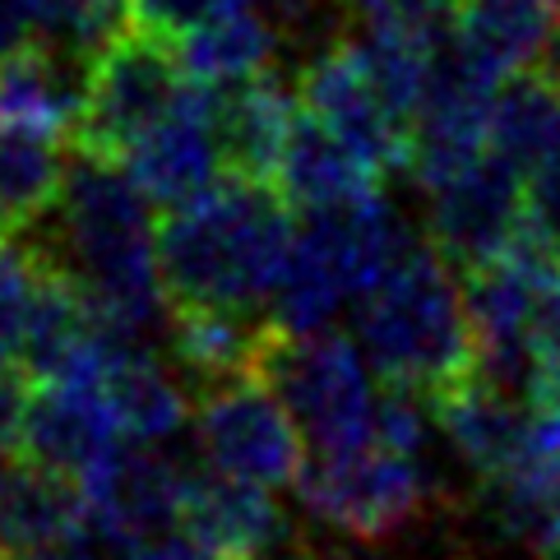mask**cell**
<instances>
[{
    "label": "cell",
    "instance_id": "6da1fadb",
    "mask_svg": "<svg viewBox=\"0 0 560 560\" xmlns=\"http://www.w3.org/2000/svg\"><path fill=\"white\" fill-rule=\"evenodd\" d=\"M296 242V209L273 182L223 172L158 218V273L167 306L259 311L273 302Z\"/></svg>",
    "mask_w": 560,
    "mask_h": 560
},
{
    "label": "cell",
    "instance_id": "7a4b0ae2",
    "mask_svg": "<svg viewBox=\"0 0 560 560\" xmlns=\"http://www.w3.org/2000/svg\"><path fill=\"white\" fill-rule=\"evenodd\" d=\"M153 213L158 205L135 186L126 163L74 153L61 205L24 242L61 265L107 319L144 338L149 329L167 325Z\"/></svg>",
    "mask_w": 560,
    "mask_h": 560
},
{
    "label": "cell",
    "instance_id": "3957f363",
    "mask_svg": "<svg viewBox=\"0 0 560 560\" xmlns=\"http://www.w3.org/2000/svg\"><path fill=\"white\" fill-rule=\"evenodd\" d=\"M352 334L385 385L435 394L477 371L464 269L427 236L352 306Z\"/></svg>",
    "mask_w": 560,
    "mask_h": 560
},
{
    "label": "cell",
    "instance_id": "277c9868",
    "mask_svg": "<svg viewBox=\"0 0 560 560\" xmlns=\"http://www.w3.org/2000/svg\"><path fill=\"white\" fill-rule=\"evenodd\" d=\"M427 232L398 213L385 190L296 213V242L288 273L278 283L269 319L283 329H329L338 315L352 311L362 296L404 259Z\"/></svg>",
    "mask_w": 560,
    "mask_h": 560
},
{
    "label": "cell",
    "instance_id": "5b68a950",
    "mask_svg": "<svg viewBox=\"0 0 560 560\" xmlns=\"http://www.w3.org/2000/svg\"><path fill=\"white\" fill-rule=\"evenodd\" d=\"M255 375L283 398L311 454H348L375 440L385 380L371 366L357 334L343 329H283L269 319Z\"/></svg>",
    "mask_w": 560,
    "mask_h": 560
},
{
    "label": "cell",
    "instance_id": "8992f818",
    "mask_svg": "<svg viewBox=\"0 0 560 560\" xmlns=\"http://www.w3.org/2000/svg\"><path fill=\"white\" fill-rule=\"evenodd\" d=\"M292 491L302 495L315 524L357 547L398 542L445 500L435 458L404 454L380 440L348 454H311Z\"/></svg>",
    "mask_w": 560,
    "mask_h": 560
},
{
    "label": "cell",
    "instance_id": "52a82bcc",
    "mask_svg": "<svg viewBox=\"0 0 560 560\" xmlns=\"http://www.w3.org/2000/svg\"><path fill=\"white\" fill-rule=\"evenodd\" d=\"M190 74L176 56V43L144 24H130L93 56L89 97L70 135L74 153L126 163L130 149L144 139L163 116L182 103Z\"/></svg>",
    "mask_w": 560,
    "mask_h": 560
},
{
    "label": "cell",
    "instance_id": "ba28073f",
    "mask_svg": "<svg viewBox=\"0 0 560 560\" xmlns=\"http://www.w3.org/2000/svg\"><path fill=\"white\" fill-rule=\"evenodd\" d=\"M195 440L205 464L259 487H296L306 472V431L259 375L223 380L195 394Z\"/></svg>",
    "mask_w": 560,
    "mask_h": 560
},
{
    "label": "cell",
    "instance_id": "9c48e42d",
    "mask_svg": "<svg viewBox=\"0 0 560 560\" xmlns=\"http://www.w3.org/2000/svg\"><path fill=\"white\" fill-rule=\"evenodd\" d=\"M296 93H302V107L315 121L334 130L380 176L412 167V121L380 89L366 51L352 33H338L315 47V56L296 74Z\"/></svg>",
    "mask_w": 560,
    "mask_h": 560
},
{
    "label": "cell",
    "instance_id": "30bf717a",
    "mask_svg": "<svg viewBox=\"0 0 560 560\" xmlns=\"http://www.w3.org/2000/svg\"><path fill=\"white\" fill-rule=\"evenodd\" d=\"M524 236V172L482 153L427 190V242L458 269L487 265Z\"/></svg>",
    "mask_w": 560,
    "mask_h": 560
},
{
    "label": "cell",
    "instance_id": "8fae6325",
    "mask_svg": "<svg viewBox=\"0 0 560 560\" xmlns=\"http://www.w3.org/2000/svg\"><path fill=\"white\" fill-rule=\"evenodd\" d=\"M190 472L195 468L176 464L163 450L126 440L121 450H112L103 464L79 482L89 495L93 537H103V542L126 551L135 542H149V537L182 528Z\"/></svg>",
    "mask_w": 560,
    "mask_h": 560
},
{
    "label": "cell",
    "instance_id": "7c38bea8",
    "mask_svg": "<svg viewBox=\"0 0 560 560\" xmlns=\"http://www.w3.org/2000/svg\"><path fill=\"white\" fill-rule=\"evenodd\" d=\"M121 445L126 431L116 422L103 385H93V380H33L14 458L84 482Z\"/></svg>",
    "mask_w": 560,
    "mask_h": 560
},
{
    "label": "cell",
    "instance_id": "4fadbf2b",
    "mask_svg": "<svg viewBox=\"0 0 560 560\" xmlns=\"http://www.w3.org/2000/svg\"><path fill=\"white\" fill-rule=\"evenodd\" d=\"M435 435L450 450L458 468H468L477 482H495L510 472L528 450L533 408L524 394L495 385L491 375L468 371L464 380L431 394Z\"/></svg>",
    "mask_w": 560,
    "mask_h": 560
},
{
    "label": "cell",
    "instance_id": "5bb4252c",
    "mask_svg": "<svg viewBox=\"0 0 560 560\" xmlns=\"http://www.w3.org/2000/svg\"><path fill=\"white\" fill-rule=\"evenodd\" d=\"M126 172L135 186L144 190L158 213L176 209L186 199L205 195L218 176H223V149H218V130L209 116V84L190 79L182 103H176L163 121H158L126 158Z\"/></svg>",
    "mask_w": 560,
    "mask_h": 560
},
{
    "label": "cell",
    "instance_id": "9a60e30c",
    "mask_svg": "<svg viewBox=\"0 0 560 560\" xmlns=\"http://www.w3.org/2000/svg\"><path fill=\"white\" fill-rule=\"evenodd\" d=\"M182 528L223 560H269L302 533L273 487L242 482V477H228L209 464L190 472Z\"/></svg>",
    "mask_w": 560,
    "mask_h": 560
},
{
    "label": "cell",
    "instance_id": "2e32d148",
    "mask_svg": "<svg viewBox=\"0 0 560 560\" xmlns=\"http://www.w3.org/2000/svg\"><path fill=\"white\" fill-rule=\"evenodd\" d=\"M209 116L223 149V167L255 182H273L278 158L302 116V93L283 74L259 70L236 84H209Z\"/></svg>",
    "mask_w": 560,
    "mask_h": 560
},
{
    "label": "cell",
    "instance_id": "e0dca14e",
    "mask_svg": "<svg viewBox=\"0 0 560 560\" xmlns=\"http://www.w3.org/2000/svg\"><path fill=\"white\" fill-rule=\"evenodd\" d=\"M89 56L43 43V37L0 51V126L70 139L89 97Z\"/></svg>",
    "mask_w": 560,
    "mask_h": 560
},
{
    "label": "cell",
    "instance_id": "ac0fdd59",
    "mask_svg": "<svg viewBox=\"0 0 560 560\" xmlns=\"http://www.w3.org/2000/svg\"><path fill=\"white\" fill-rule=\"evenodd\" d=\"M265 338L269 319H259V311L167 306V362L190 394H205L236 375H255Z\"/></svg>",
    "mask_w": 560,
    "mask_h": 560
},
{
    "label": "cell",
    "instance_id": "d6986e66",
    "mask_svg": "<svg viewBox=\"0 0 560 560\" xmlns=\"http://www.w3.org/2000/svg\"><path fill=\"white\" fill-rule=\"evenodd\" d=\"M458 51L491 79L547 66L560 43L556 0H464L458 5Z\"/></svg>",
    "mask_w": 560,
    "mask_h": 560
},
{
    "label": "cell",
    "instance_id": "ffe728a7",
    "mask_svg": "<svg viewBox=\"0 0 560 560\" xmlns=\"http://www.w3.org/2000/svg\"><path fill=\"white\" fill-rule=\"evenodd\" d=\"M70 139L0 126V242H24L56 213L70 182Z\"/></svg>",
    "mask_w": 560,
    "mask_h": 560
},
{
    "label": "cell",
    "instance_id": "44dd1931",
    "mask_svg": "<svg viewBox=\"0 0 560 560\" xmlns=\"http://www.w3.org/2000/svg\"><path fill=\"white\" fill-rule=\"evenodd\" d=\"M278 24L259 10V0H218V5L176 37V56L199 84H236L259 70H273Z\"/></svg>",
    "mask_w": 560,
    "mask_h": 560
},
{
    "label": "cell",
    "instance_id": "7402d4cb",
    "mask_svg": "<svg viewBox=\"0 0 560 560\" xmlns=\"http://www.w3.org/2000/svg\"><path fill=\"white\" fill-rule=\"evenodd\" d=\"M380 182H385V176H380L375 167H366L362 158L343 144V139H338L334 130H325L302 107L296 130H292L283 158H278V172H273V186L283 190V199L296 213L375 195Z\"/></svg>",
    "mask_w": 560,
    "mask_h": 560
},
{
    "label": "cell",
    "instance_id": "603a6c76",
    "mask_svg": "<svg viewBox=\"0 0 560 560\" xmlns=\"http://www.w3.org/2000/svg\"><path fill=\"white\" fill-rule=\"evenodd\" d=\"M93 533L89 495L74 477L37 468L14 458L10 487L0 491V547L10 551H43L70 537Z\"/></svg>",
    "mask_w": 560,
    "mask_h": 560
},
{
    "label": "cell",
    "instance_id": "cb8c5ba5",
    "mask_svg": "<svg viewBox=\"0 0 560 560\" xmlns=\"http://www.w3.org/2000/svg\"><path fill=\"white\" fill-rule=\"evenodd\" d=\"M103 389L126 440H135V445H163L186 422H195V394L186 389V380L172 371V362L163 366L144 348L116 357L107 366Z\"/></svg>",
    "mask_w": 560,
    "mask_h": 560
},
{
    "label": "cell",
    "instance_id": "d4e9b609",
    "mask_svg": "<svg viewBox=\"0 0 560 560\" xmlns=\"http://www.w3.org/2000/svg\"><path fill=\"white\" fill-rule=\"evenodd\" d=\"M491 153H500L524 176L560 158V74L551 66L518 70L495 89Z\"/></svg>",
    "mask_w": 560,
    "mask_h": 560
},
{
    "label": "cell",
    "instance_id": "484cf974",
    "mask_svg": "<svg viewBox=\"0 0 560 560\" xmlns=\"http://www.w3.org/2000/svg\"><path fill=\"white\" fill-rule=\"evenodd\" d=\"M130 24V0H37V37L93 56Z\"/></svg>",
    "mask_w": 560,
    "mask_h": 560
},
{
    "label": "cell",
    "instance_id": "4316f807",
    "mask_svg": "<svg viewBox=\"0 0 560 560\" xmlns=\"http://www.w3.org/2000/svg\"><path fill=\"white\" fill-rule=\"evenodd\" d=\"M37 296V255L24 242H0V362H19Z\"/></svg>",
    "mask_w": 560,
    "mask_h": 560
},
{
    "label": "cell",
    "instance_id": "83f0119b",
    "mask_svg": "<svg viewBox=\"0 0 560 560\" xmlns=\"http://www.w3.org/2000/svg\"><path fill=\"white\" fill-rule=\"evenodd\" d=\"M524 232L560 255V158L524 176Z\"/></svg>",
    "mask_w": 560,
    "mask_h": 560
},
{
    "label": "cell",
    "instance_id": "f1b7e54d",
    "mask_svg": "<svg viewBox=\"0 0 560 560\" xmlns=\"http://www.w3.org/2000/svg\"><path fill=\"white\" fill-rule=\"evenodd\" d=\"M213 5L218 0H130V19L176 43V37H182L190 24H199Z\"/></svg>",
    "mask_w": 560,
    "mask_h": 560
},
{
    "label": "cell",
    "instance_id": "f546056e",
    "mask_svg": "<svg viewBox=\"0 0 560 560\" xmlns=\"http://www.w3.org/2000/svg\"><path fill=\"white\" fill-rule=\"evenodd\" d=\"M28 394H33V375L19 362H0V450H14Z\"/></svg>",
    "mask_w": 560,
    "mask_h": 560
},
{
    "label": "cell",
    "instance_id": "4dcf8cb0",
    "mask_svg": "<svg viewBox=\"0 0 560 560\" xmlns=\"http://www.w3.org/2000/svg\"><path fill=\"white\" fill-rule=\"evenodd\" d=\"M126 560H223L218 551H209L199 537L190 533H163V537H149V542H135L121 551Z\"/></svg>",
    "mask_w": 560,
    "mask_h": 560
},
{
    "label": "cell",
    "instance_id": "1f68e13d",
    "mask_svg": "<svg viewBox=\"0 0 560 560\" xmlns=\"http://www.w3.org/2000/svg\"><path fill=\"white\" fill-rule=\"evenodd\" d=\"M37 37V0H0V51H14Z\"/></svg>",
    "mask_w": 560,
    "mask_h": 560
},
{
    "label": "cell",
    "instance_id": "d6a6232c",
    "mask_svg": "<svg viewBox=\"0 0 560 560\" xmlns=\"http://www.w3.org/2000/svg\"><path fill=\"white\" fill-rule=\"evenodd\" d=\"M10 472H14V450H0V491L10 487Z\"/></svg>",
    "mask_w": 560,
    "mask_h": 560
},
{
    "label": "cell",
    "instance_id": "836d02e7",
    "mask_svg": "<svg viewBox=\"0 0 560 560\" xmlns=\"http://www.w3.org/2000/svg\"><path fill=\"white\" fill-rule=\"evenodd\" d=\"M547 66H551V70L560 74V43H556V51H551V61H547Z\"/></svg>",
    "mask_w": 560,
    "mask_h": 560
},
{
    "label": "cell",
    "instance_id": "e575fe53",
    "mask_svg": "<svg viewBox=\"0 0 560 560\" xmlns=\"http://www.w3.org/2000/svg\"><path fill=\"white\" fill-rule=\"evenodd\" d=\"M556 19H560V0H556Z\"/></svg>",
    "mask_w": 560,
    "mask_h": 560
}]
</instances>
